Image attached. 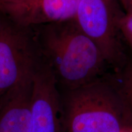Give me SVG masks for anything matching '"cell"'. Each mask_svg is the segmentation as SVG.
I'll return each instance as SVG.
<instances>
[{
  "label": "cell",
  "instance_id": "7c38bea8",
  "mask_svg": "<svg viewBox=\"0 0 132 132\" xmlns=\"http://www.w3.org/2000/svg\"><path fill=\"white\" fill-rule=\"evenodd\" d=\"M1 16H0V24H1Z\"/></svg>",
  "mask_w": 132,
  "mask_h": 132
},
{
  "label": "cell",
  "instance_id": "6da1fadb",
  "mask_svg": "<svg viewBox=\"0 0 132 132\" xmlns=\"http://www.w3.org/2000/svg\"><path fill=\"white\" fill-rule=\"evenodd\" d=\"M31 29L41 60L52 70L59 90L74 89L103 77L108 64L75 19Z\"/></svg>",
  "mask_w": 132,
  "mask_h": 132
},
{
  "label": "cell",
  "instance_id": "8992f818",
  "mask_svg": "<svg viewBox=\"0 0 132 132\" xmlns=\"http://www.w3.org/2000/svg\"><path fill=\"white\" fill-rule=\"evenodd\" d=\"M81 0H0V15L32 28L75 19Z\"/></svg>",
  "mask_w": 132,
  "mask_h": 132
},
{
  "label": "cell",
  "instance_id": "277c9868",
  "mask_svg": "<svg viewBox=\"0 0 132 132\" xmlns=\"http://www.w3.org/2000/svg\"><path fill=\"white\" fill-rule=\"evenodd\" d=\"M0 16L1 99L23 79L32 75L40 57L31 29Z\"/></svg>",
  "mask_w": 132,
  "mask_h": 132
},
{
  "label": "cell",
  "instance_id": "52a82bcc",
  "mask_svg": "<svg viewBox=\"0 0 132 132\" xmlns=\"http://www.w3.org/2000/svg\"><path fill=\"white\" fill-rule=\"evenodd\" d=\"M32 77L23 79L0 99V132L30 131Z\"/></svg>",
  "mask_w": 132,
  "mask_h": 132
},
{
  "label": "cell",
  "instance_id": "ba28073f",
  "mask_svg": "<svg viewBox=\"0 0 132 132\" xmlns=\"http://www.w3.org/2000/svg\"><path fill=\"white\" fill-rule=\"evenodd\" d=\"M120 78H111L122 100L128 127L132 128V64L122 71Z\"/></svg>",
  "mask_w": 132,
  "mask_h": 132
},
{
  "label": "cell",
  "instance_id": "30bf717a",
  "mask_svg": "<svg viewBox=\"0 0 132 132\" xmlns=\"http://www.w3.org/2000/svg\"><path fill=\"white\" fill-rule=\"evenodd\" d=\"M126 11L127 14H132V0H119Z\"/></svg>",
  "mask_w": 132,
  "mask_h": 132
},
{
  "label": "cell",
  "instance_id": "5b68a950",
  "mask_svg": "<svg viewBox=\"0 0 132 132\" xmlns=\"http://www.w3.org/2000/svg\"><path fill=\"white\" fill-rule=\"evenodd\" d=\"M29 132H62L60 90L52 70L41 59L32 77Z\"/></svg>",
  "mask_w": 132,
  "mask_h": 132
},
{
  "label": "cell",
  "instance_id": "9c48e42d",
  "mask_svg": "<svg viewBox=\"0 0 132 132\" xmlns=\"http://www.w3.org/2000/svg\"><path fill=\"white\" fill-rule=\"evenodd\" d=\"M119 29L121 35L132 48V14H127L120 18Z\"/></svg>",
  "mask_w": 132,
  "mask_h": 132
},
{
  "label": "cell",
  "instance_id": "7a4b0ae2",
  "mask_svg": "<svg viewBox=\"0 0 132 132\" xmlns=\"http://www.w3.org/2000/svg\"><path fill=\"white\" fill-rule=\"evenodd\" d=\"M60 92L62 132H122L128 127L122 100L111 78L103 77Z\"/></svg>",
  "mask_w": 132,
  "mask_h": 132
},
{
  "label": "cell",
  "instance_id": "8fae6325",
  "mask_svg": "<svg viewBox=\"0 0 132 132\" xmlns=\"http://www.w3.org/2000/svg\"><path fill=\"white\" fill-rule=\"evenodd\" d=\"M122 132H132V128L130 127H127L122 130Z\"/></svg>",
  "mask_w": 132,
  "mask_h": 132
},
{
  "label": "cell",
  "instance_id": "3957f363",
  "mask_svg": "<svg viewBox=\"0 0 132 132\" xmlns=\"http://www.w3.org/2000/svg\"><path fill=\"white\" fill-rule=\"evenodd\" d=\"M116 1L81 0L74 19L98 47L108 65L118 70L125 64V54L120 40L121 16L117 12Z\"/></svg>",
  "mask_w": 132,
  "mask_h": 132
}]
</instances>
